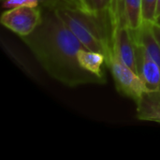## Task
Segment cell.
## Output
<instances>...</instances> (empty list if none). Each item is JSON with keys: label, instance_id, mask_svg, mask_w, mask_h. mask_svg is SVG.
Returning a JSON list of instances; mask_svg holds the SVG:
<instances>
[{"label": "cell", "instance_id": "cell-1", "mask_svg": "<svg viewBox=\"0 0 160 160\" xmlns=\"http://www.w3.org/2000/svg\"><path fill=\"white\" fill-rule=\"evenodd\" d=\"M44 70L68 87L103 84L106 82L84 70L78 53L85 48L54 10L42 9V21L36 30L21 38Z\"/></svg>", "mask_w": 160, "mask_h": 160}, {"label": "cell", "instance_id": "cell-6", "mask_svg": "<svg viewBox=\"0 0 160 160\" xmlns=\"http://www.w3.org/2000/svg\"><path fill=\"white\" fill-rule=\"evenodd\" d=\"M136 104L139 120L160 123V91L143 93Z\"/></svg>", "mask_w": 160, "mask_h": 160}, {"label": "cell", "instance_id": "cell-15", "mask_svg": "<svg viewBox=\"0 0 160 160\" xmlns=\"http://www.w3.org/2000/svg\"><path fill=\"white\" fill-rule=\"evenodd\" d=\"M160 15V0H158V6H157V16H156V19L158 16Z\"/></svg>", "mask_w": 160, "mask_h": 160}, {"label": "cell", "instance_id": "cell-11", "mask_svg": "<svg viewBox=\"0 0 160 160\" xmlns=\"http://www.w3.org/2000/svg\"><path fill=\"white\" fill-rule=\"evenodd\" d=\"M158 0H142V17L143 21L154 22L157 16Z\"/></svg>", "mask_w": 160, "mask_h": 160}, {"label": "cell", "instance_id": "cell-14", "mask_svg": "<svg viewBox=\"0 0 160 160\" xmlns=\"http://www.w3.org/2000/svg\"><path fill=\"white\" fill-rule=\"evenodd\" d=\"M79 2L82 4V8H83L85 10H91V9L89 8V7H88V4H87V1H86V0H79Z\"/></svg>", "mask_w": 160, "mask_h": 160}, {"label": "cell", "instance_id": "cell-13", "mask_svg": "<svg viewBox=\"0 0 160 160\" xmlns=\"http://www.w3.org/2000/svg\"><path fill=\"white\" fill-rule=\"evenodd\" d=\"M152 29H153V33L155 35V38L157 39V41L158 42L160 46V25L158 23H156L155 22H152Z\"/></svg>", "mask_w": 160, "mask_h": 160}, {"label": "cell", "instance_id": "cell-8", "mask_svg": "<svg viewBox=\"0 0 160 160\" xmlns=\"http://www.w3.org/2000/svg\"><path fill=\"white\" fill-rule=\"evenodd\" d=\"M133 36L135 40L145 48L160 67V46L153 33L152 22L143 21L139 29L133 30Z\"/></svg>", "mask_w": 160, "mask_h": 160}, {"label": "cell", "instance_id": "cell-3", "mask_svg": "<svg viewBox=\"0 0 160 160\" xmlns=\"http://www.w3.org/2000/svg\"><path fill=\"white\" fill-rule=\"evenodd\" d=\"M112 73L116 90L119 94L135 102L147 92L142 81L132 68L127 66L113 52L106 64Z\"/></svg>", "mask_w": 160, "mask_h": 160}, {"label": "cell", "instance_id": "cell-10", "mask_svg": "<svg viewBox=\"0 0 160 160\" xmlns=\"http://www.w3.org/2000/svg\"><path fill=\"white\" fill-rule=\"evenodd\" d=\"M123 11L128 25L132 29H139L142 22V0H122Z\"/></svg>", "mask_w": 160, "mask_h": 160}, {"label": "cell", "instance_id": "cell-2", "mask_svg": "<svg viewBox=\"0 0 160 160\" xmlns=\"http://www.w3.org/2000/svg\"><path fill=\"white\" fill-rule=\"evenodd\" d=\"M56 12L86 49L105 55L107 64L113 52L111 9L92 11L83 8H66Z\"/></svg>", "mask_w": 160, "mask_h": 160}, {"label": "cell", "instance_id": "cell-4", "mask_svg": "<svg viewBox=\"0 0 160 160\" xmlns=\"http://www.w3.org/2000/svg\"><path fill=\"white\" fill-rule=\"evenodd\" d=\"M1 23L20 38L33 33L42 21L40 7L22 5L6 9L1 15Z\"/></svg>", "mask_w": 160, "mask_h": 160}, {"label": "cell", "instance_id": "cell-12", "mask_svg": "<svg viewBox=\"0 0 160 160\" xmlns=\"http://www.w3.org/2000/svg\"><path fill=\"white\" fill-rule=\"evenodd\" d=\"M92 11H102L110 8L113 0H86Z\"/></svg>", "mask_w": 160, "mask_h": 160}, {"label": "cell", "instance_id": "cell-9", "mask_svg": "<svg viewBox=\"0 0 160 160\" xmlns=\"http://www.w3.org/2000/svg\"><path fill=\"white\" fill-rule=\"evenodd\" d=\"M78 61L84 70L106 82L102 70V66L106 64V57L104 54L83 48L78 53Z\"/></svg>", "mask_w": 160, "mask_h": 160}, {"label": "cell", "instance_id": "cell-5", "mask_svg": "<svg viewBox=\"0 0 160 160\" xmlns=\"http://www.w3.org/2000/svg\"><path fill=\"white\" fill-rule=\"evenodd\" d=\"M135 39V38H134ZM136 71L147 92L160 91V67L145 48L135 40Z\"/></svg>", "mask_w": 160, "mask_h": 160}, {"label": "cell", "instance_id": "cell-7", "mask_svg": "<svg viewBox=\"0 0 160 160\" xmlns=\"http://www.w3.org/2000/svg\"><path fill=\"white\" fill-rule=\"evenodd\" d=\"M1 3L5 9L22 5L40 7L42 9L54 11L66 8H83L79 0H1Z\"/></svg>", "mask_w": 160, "mask_h": 160}, {"label": "cell", "instance_id": "cell-16", "mask_svg": "<svg viewBox=\"0 0 160 160\" xmlns=\"http://www.w3.org/2000/svg\"><path fill=\"white\" fill-rule=\"evenodd\" d=\"M155 22H156V23H158V25H160V15H159V16H158V17H157V19H156Z\"/></svg>", "mask_w": 160, "mask_h": 160}]
</instances>
